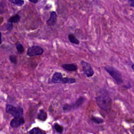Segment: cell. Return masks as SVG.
Instances as JSON below:
<instances>
[{
  "label": "cell",
  "instance_id": "6da1fadb",
  "mask_svg": "<svg viewBox=\"0 0 134 134\" xmlns=\"http://www.w3.org/2000/svg\"><path fill=\"white\" fill-rule=\"evenodd\" d=\"M98 106L102 109L105 111H108L111 106V100L109 96L105 95L98 96L95 98Z\"/></svg>",
  "mask_w": 134,
  "mask_h": 134
},
{
  "label": "cell",
  "instance_id": "7a4b0ae2",
  "mask_svg": "<svg viewBox=\"0 0 134 134\" xmlns=\"http://www.w3.org/2000/svg\"><path fill=\"white\" fill-rule=\"evenodd\" d=\"M104 69L114 79L118 85H120L124 82L122 74L116 68L113 66H106L104 67Z\"/></svg>",
  "mask_w": 134,
  "mask_h": 134
},
{
  "label": "cell",
  "instance_id": "3957f363",
  "mask_svg": "<svg viewBox=\"0 0 134 134\" xmlns=\"http://www.w3.org/2000/svg\"><path fill=\"white\" fill-rule=\"evenodd\" d=\"M6 111L7 113L12 115L15 118L20 117L23 114V109L21 107H16L11 104H8L6 107Z\"/></svg>",
  "mask_w": 134,
  "mask_h": 134
},
{
  "label": "cell",
  "instance_id": "277c9868",
  "mask_svg": "<svg viewBox=\"0 0 134 134\" xmlns=\"http://www.w3.org/2000/svg\"><path fill=\"white\" fill-rule=\"evenodd\" d=\"M85 101V99L83 97V96H81L74 104L72 105H69V104H65L63 107V109L64 111H69L74 108H77L81 105L84 103Z\"/></svg>",
  "mask_w": 134,
  "mask_h": 134
},
{
  "label": "cell",
  "instance_id": "5b68a950",
  "mask_svg": "<svg viewBox=\"0 0 134 134\" xmlns=\"http://www.w3.org/2000/svg\"><path fill=\"white\" fill-rule=\"evenodd\" d=\"M81 64L82 66L83 71L86 75V76L87 78L92 77L94 72L93 69L92 68L91 65L87 62L85 61L84 60L81 61Z\"/></svg>",
  "mask_w": 134,
  "mask_h": 134
},
{
  "label": "cell",
  "instance_id": "8992f818",
  "mask_svg": "<svg viewBox=\"0 0 134 134\" xmlns=\"http://www.w3.org/2000/svg\"><path fill=\"white\" fill-rule=\"evenodd\" d=\"M43 49L38 46H34L29 47L27 50V54L30 57H33L35 56H39L43 54Z\"/></svg>",
  "mask_w": 134,
  "mask_h": 134
},
{
  "label": "cell",
  "instance_id": "52a82bcc",
  "mask_svg": "<svg viewBox=\"0 0 134 134\" xmlns=\"http://www.w3.org/2000/svg\"><path fill=\"white\" fill-rule=\"evenodd\" d=\"M24 123H25L24 119L22 117H20L14 118V119H13L10 123V125L11 126V127L15 128L19 127V126L23 125Z\"/></svg>",
  "mask_w": 134,
  "mask_h": 134
},
{
  "label": "cell",
  "instance_id": "ba28073f",
  "mask_svg": "<svg viewBox=\"0 0 134 134\" xmlns=\"http://www.w3.org/2000/svg\"><path fill=\"white\" fill-rule=\"evenodd\" d=\"M62 74L60 72H55L52 77V82L54 83H62Z\"/></svg>",
  "mask_w": 134,
  "mask_h": 134
},
{
  "label": "cell",
  "instance_id": "9c48e42d",
  "mask_svg": "<svg viewBox=\"0 0 134 134\" xmlns=\"http://www.w3.org/2000/svg\"><path fill=\"white\" fill-rule=\"evenodd\" d=\"M57 14L55 12H52L50 13V16L49 18L47 21V24L48 26H54L57 21Z\"/></svg>",
  "mask_w": 134,
  "mask_h": 134
},
{
  "label": "cell",
  "instance_id": "30bf717a",
  "mask_svg": "<svg viewBox=\"0 0 134 134\" xmlns=\"http://www.w3.org/2000/svg\"><path fill=\"white\" fill-rule=\"evenodd\" d=\"M61 66L63 69L68 71H76L78 70L77 66L73 63L63 64Z\"/></svg>",
  "mask_w": 134,
  "mask_h": 134
},
{
  "label": "cell",
  "instance_id": "8fae6325",
  "mask_svg": "<svg viewBox=\"0 0 134 134\" xmlns=\"http://www.w3.org/2000/svg\"><path fill=\"white\" fill-rule=\"evenodd\" d=\"M47 118V114L46 111H44L43 110H40L39 111V113L38 114L37 118L40 121H45L46 120Z\"/></svg>",
  "mask_w": 134,
  "mask_h": 134
},
{
  "label": "cell",
  "instance_id": "7c38bea8",
  "mask_svg": "<svg viewBox=\"0 0 134 134\" xmlns=\"http://www.w3.org/2000/svg\"><path fill=\"white\" fill-rule=\"evenodd\" d=\"M76 82V80L74 78L65 77L63 78L62 83L63 84H73Z\"/></svg>",
  "mask_w": 134,
  "mask_h": 134
},
{
  "label": "cell",
  "instance_id": "4fadbf2b",
  "mask_svg": "<svg viewBox=\"0 0 134 134\" xmlns=\"http://www.w3.org/2000/svg\"><path fill=\"white\" fill-rule=\"evenodd\" d=\"M68 39L71 43L75 44H79L80 43L79 40L76 38V37L72 34H69L68 35Z\"/></svg>",
  "mask_w": 134,
  "mask_h": 134
},
{
  "label": "cell",
  "instance_id": "5bb4252c",
  "mask_svg": "<svg viewBox=\"0 0 134 134\" xmlns=\"http://www.w3.org/2000/svg\"><path fill=\"white\" fill-rule=\"evenodd\" d=\"M20 20V16H19V15L16 14L15 15L12 16L9 19V22L11 23H17Z\"/></svg>",
  "mask_w": 134,
  "mask_h": 134
},
{
  "label": "cell",
  "instance_id": "9a60e30c",
  "mask_svg": "<svg viewBox=\"0 0 134 134\" xmlns=\"http://www.w3.org/2000/svg\"><path fill=\"white\" fill-rule=\"evenodd\" d=\"M30 134H44V132L40 128L35 127L29 131Z\"/></svg>",
  "mask_w": 134,
  "mask_h": 134
},
{
  "label": "cell",
  "instance_id": "2e32d148",
  "mask_svg": "<svg viewBox=\"0 0 134 134\" xmlns=\"http://www.w3.org/2000/svg\"><path fill=\"white\" fill-rule=\"evenodd\" d=\"M91 120L92 121H93V122H94L96 124H101V123L104 122L103 120H102V118H99V117H94V116L92 117L91 118Z\"/></svg>",
  "mask_w": 134,
  "mask_h": 134
},
{
  "label": "cell",
  "instance_id": "e0dca14e",
  "mask_svg": "<svg viewBox=\"0 0 134 134\" xmlns=\"http://www.w3.org/2000/svg\"><path fill=\"white\" fill-rule=\"evenodd\" d=\"M54 128L56 129V130L60 133H62L63 131V128L62 126L59 125L58 124H55L54 125Z\"/></svg>",
  "mask_w": 134,
  "mask_h": 134
},
{
  "label": "cell",
  "instance_id": "ac0fdd59",
  "mask_svg": "<svg viewBox=\"0 0 134 134\" xmlns=\"http://www.w3.org/2000/svg\"><path fill=\"white\" fill-rule=\"evenodd\" d=\"M9 1L11 3H13V4H15L17 6H19L23 5V4L24 3V1H22V0H13V1H12V0H9Z\"/></svg>",
  "mask_w": 134,
  "mask_h": 134
},
{
  "label": "cell",
  "instance_id": "d6986e66",
  "mask_svg": "<svg viewBox=\"0 0 134 134\" xmlns=\"http://www.w3.org/2000/svg\"><path fill=\"white\" fill-rule=\"evenodd\" d=\"M16 49L18 50V51L19 52V53H23V52L24 51V47L23 46V45H22L21 44H20L19 43H17V44H16Z\"/></svg>",
  "mask_w": 134,
  "mask_h": 134
},
{
  "label": "cell",
  "instance_id": "ffe728a7",
  "mask_svg": "<svg viewBox=\"0 0 134 134\" xmlns=\"http://www.w3.org/2000/svg\"><path fill=\"white\" fill-rule=\"evenodd\" d=\"M10 60L13 63L16 64L17 63V59H16V57L14 56H11L10 57Z\"/></svg>",
  "mask_w": 134,
  "mask_h": 134
},
{
  "label": "cell",
  "instance_id": "44dd1931",
  "mask_svg": "<svg viewBox=\"0 0 134 134\" xmlns=\"http://www.w3.org/2000/svg\"><path fill=\"white\" fill-rule=\"evenodd\" d=\"M5 3L3 2H2L1 4H0V13H2V12L4 11V6H5Z\"/></svg>",
  "mask_w": 134,
  "mask_h": 134
},
{
  "label": "cell",
  "instance_id": "7402d4cb",
  "mask_svg": "<svg viewBox=\"0 0 134 134\" xmlns=\"http://www.w3.org/2000/svg\"><path fill=\"white\" fill-rule=\"evenodd\" d=\"M6 27H7V29H9V30H11V29H12L13 28V25H12V23H9L8 24H7L6 25Z\"/></svg>",
  "mask_w": 134,
  "mask_h": 134
},
{
  "label": "cell",
  "instance_id": "603a6c76",
  "mask_svg": "<svg viewBox=\"0 0 134 134\" xmlns=\"http://www.w3.org/2000/svg\"><path fill=\"white\" fill-rule=\"evenodd\" d=\"M128 2L130 3L131 6H134V0H131V1H128Z\"/></svg>",
  "mask_w": 134,
  "mask_h": 134
},
{
  "label": "cell",
  "instance_id": "cb8c5ba5",
  "mask_svg": "<svg viewBox=\"0 0 134 134\" xmlns=\"http://www.w3.org/2000/svg\"><path fill=\"white\" fill-rule=\"evenodd\" d=\"M29 1L32 3H37V2H38V1H37V0H36V1H32V0H30Z\"/></svg>",
  "mask_w": 134,
  "mask_h": 134
},
{
  "label": "cell",
  "instance_id": "d4e9b609",
  "mask_svg": "<svg viewBox=\"0 0 134 134\" xmlns=\"http://www.w3.org/2000/svg\"><path fill=\"white\" fill-rule=\"evenodd\" d=\"M1 42H2V35L1 32H0V44H1Z\"/></svg>",
  "mask_w": 134,
  "mask_h": 134
},
{
  "label": "cell",
  "instance_id": "484cf974",
  "mask_svg": "<svg viewBox=\"0 0 134 134\" xmlns=\"http://www.w3.org/2000/svg\"><path fill=\"white\" fill-rule=\"evenodd\" d=\"M131 68H132V69L133 70V71H134V64H132L131 65Z\"/></svg>",
  "mask_w": 134,
  "mask_h": 134
},
{
  "label": "cell",
  "instance_id": "4316f807",
  "mask_svg": "<svg viewBox=\"0 0 134 134\" xmlns=\"http://www.w3.org/2000/svg\"><path fill=\"white\" fill-rule=\"evenodd\" d=\"M2 17H0V19H1ZM2 23H1V22H0V24H1Z\"/></svg>",
  "mask_w": 134,
  "mask_h": 134
}]
</instances>
